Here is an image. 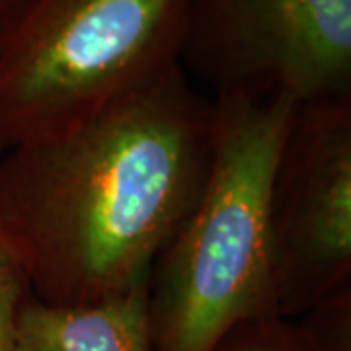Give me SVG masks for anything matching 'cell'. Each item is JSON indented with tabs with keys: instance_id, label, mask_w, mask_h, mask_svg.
Segmentation results:
<instances>
[{
	"instance_id": "6",
	"label": "cell",
	"mask_w": 351,
	"mask_h": 351,
	"mask_svg": "<svg viewBox=\"0 0 351 351\" xmlns=\"http://www.w3.org/2000/svg\"><path fill=\"white\" fill-rule=\"evenodd\" d=\"M18 351H154L149 279L82 304H49L32 295L20 313Z\"/></svg>"
},
{
	"instance_id": "2",
	"label": "cell",
	"mask_w": 351,
	"mask_h": 351,
	"mask_svg": "<svg viewBox=\"0 0 351 351\" xmlns=\"http://www.w3.org/2000/svg\"><path fill=\"white\" fill-rule=\"evenodd\" d=\"M211 100L213 154L205 186L149 274L154 351H211L240 322L277 316L269 189L299 104Z\"/></svg>"
},
{
	"instance_id": "4",
	"label": "cell",
	"mask_w": 351,
	"mask_h": 351,
	"mask_svg": "<svg viewBox=\"0 0 351 351\" xmlns=\"http://www.w3.org/2000/svg\"><path fill=\"white\" fill-rule=\"evenodd\" d=\"M180 64L213 98L351 94V0H189Z\"/></svg>"
},
{
	"instance_id": "5",
	"label": "cell",
	"mask_w": 351,
	"mask_h": 351,
	"mask_svg": "<svg viewBox=\"0 0 351 351\" xmlns=\"http://www.w3.org/2000/svg\"><path fill=\"white\" fill-rule=\"evenodd\" d=\"M269 250L281 318L351 287V94L297 106L271 178Z\"/></svg>"
},
{
	"instance_id": "1",
	"label": "cell",
	"mask_w": 351,
	"mask_h": 351,
	"mask_svg": "<svg viewBox=\"0 0 351 351\" xmlns=\"http://www.w3.org/2000/svg\"><path fill=\"white\" fill-rule=\"evenodd\" d=\"M213 100L174 64L63 137L0 154V237L49 304L147 281L199 199Z\"/></svg>"
},
{
	"instance_id": "7",
	"label": "cell",
	"mask_w": 351,
	"mask_h": 351,
	"mask_svg": "<svg viewBox=\"0 0 351 351\" xmlns=\"http://www.w3.org/2000/svg\"><path fill=\"white\" fill-rule=\"evenodd\" d=\"M211 351H351V287L297 320L265 316L240 322Z\"/></svg>"
},
{
	"instance_id": "8",
	"label": "cell",
	"mask_w": 351,
	"mask_h": 351,
	"mask_svg": "<svg viewBox=\"0 0 351 351\" xmlns=\"http://www.w3.org/2000/svg\"><path fill=\"white\" fill-rule=\"evenodd\" d=\"M29 297L24 269L0 237V351H18L20 313Z\"/></svg>"
},
{
	"instance_id": "9",
	"label": "cell",
	"mask_w": 351,
	"mask_h": 351,
	"mask_svg": "<svg viewBox=\"0 0 351 351\" xmlns=\"http://www.w3.org/2000/svg\"><path fill=\"white\" fill-rule=\"evenodd\" d=\"M25 0H0V32L4 29V25L10 22L14 14L20 10V6Z\"/></svg>"
},
{
	"instance_id": "3",
	"label": "cell",
	"mask_w": 351,
	"mask_h": 351,
	"mask_svg": "<svg viewBox=\"0 0 351 351\" xmlns=\"http://www.w3.org/2000/svg\"><path fill=\"white\" fill-rule=\"evenodd\" d=\"M189 0H25L0 32V154L63 137L180 64Z\"/></svg>"
}]
</instances>
